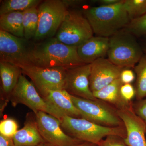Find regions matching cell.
<instances>
[{
	"mask_svg": "<svg viewBox=\"0 0 146 146\" xmlns=\"http://www.w3.org/2000/svg\"><path fill=\"white\" fill-rule=\"evenodd\" d=\"M30 65L43 68L69 69L85 64L79 56L77 48L65 45L55 37L31 44Z\"/></svg>",
	"mask_w": 146,
	"mask_h": 146,
	"instance_id": "cell-1",
	"label": "cell"
},
{
	"mask_svg": "<svg viewBox=\"0 0 146 146\" xmlns=\"http://www.w3.org/2000/svg\"><path fill=\"white\" fill-rule=\"evenodd\" d=\"M84 14L97 36L110 38L126 28L131 21L123 0L114 5L89 7Z\"/></svg>",
	"mask_w": 146,
	"mask_h": 146,
	"instance_id": "cell-2",
	"label": "cell"
},
{
	"mask_svg": "<svg viewBox=\"0 0 146 146\" xmlns=\"http://www.w3.org/2000/svg\"><path fill=\"white\" fill-rule=\"evenodd\" d=\"M60 126L68 135L83 142L99 145L103 138L110 135L124 139L126 133L125 126L108 127L97 124L83 118L65 116L60 120Z\"/></svg>",
	"mask_w": 146,
	"mask_h": 146,
	"instance_id": "cell-3",
	"label": "cell"
},
{
	"mask_svg": "<svg viewBox=\"0 0 146 146\" xmlns=\"http://www.w3.org/2000/svg\"><path fill=\"white\" fill-rule=\"evenodd\" d=\"M109 39L108 59L121 68H134L143 56V50L134 35L123 29Z\"/></svg>",
	"mask_w": 146,
	"mask_h": 146,
	"instance_id": "cell-4",
	"label": "cell"
},
{
	"mask_svg": "<svg viewBox=\"0 0 146 146\" xmlns=\"http://www.w3.org/2000/svg\"><path fill=\"white\" fill-rule=\"evenodd\" d=\"M9 100L13 106L18 104L25 105L31 110L35 115L39 112H46L59 120L66 116L60 110L45 100L34 84L23 74L20 76Z\"/></svg>",
	"mask_w": 146,
	"mask_h": 146,
	"instance_id": "cell-5",
	"label": "cell"
},
{
	"mask_svg": "<svg viewBox=\"0 0 146 146\" xmlns=\"http://www.w3.org/2000/svg\"><path fill=\"white\" fill-rule=\"evenodd\" d=\"M63 1L46 0L39 5L38 28L35 41L52 38L56 35L62 23L69 13Z\"/></svg>",
	"mask_w": 146,
	"mask_h": 146,
	"instance_id": "cell-6",
	"label": "cell"
},
{
	"mask_svg": "<svg viewBox=\"0 0 146 146\" xmlns=\"http://www.w3.org/2000/svg\"><path fill=\"white\" fill-rule=\"evenodd\" d=\"M70 96L82 118L104 126H124L117 113V110L113 109L100 100L86 99L72 95Z\"/></svg>",
	"mask_w": 146,
	"mask_h": 146,
	"instance_id": "cell-7",
	"label": "cell"
},
{
	"mask_svg": "<svg viewBox=\"0 0 146 146\" xmlns=\"http://www.w3.org/2000/svg\"><path fill=\"white\" fill-rule=\"evenodd\" d=\"M89 21L78 11H69L55 37L65 45L78 48L93 36Z\"/></svg>",
	"mask_w": 146,
	"mask_h": 146,
	"instance_id": "cell-8",
	"label": "cell"
},
{
	"mask_svg": "<svg viewBox=\"0 0 146 146\" xmlns=\"http://www.w3.org/2000/svg\"><path fill=\"white\" fill-rule=\"evenodd\" d=\"M39 93L46 90H64L66 68H43L32 65L20 66Z\"/></svg>",
	"mask_w": 146,
	"mask_h": 146,
	"instance_id": "cell-9",
	"label": "cell"
},
{
	"mask_svg": "<svg viewBox=\"0 0 146 146\" xmlns=\"http://www.w3.org/2000/svg\"><path fill=\"white\" fill-rule=\"evenodd\" d=\"M31 44L21 38L0 30V61L17 66L30 65L29 54Z\"/></svg>",
	"mask_w": 146,
	"mask_h": 146,
	"instance_id": "cell-10",
	"label": "cell"
},
{
	"mask_svg": "<svg viewBox=\"0 0 146 146\" xmlns=\"http://www.w3.org/2000/svg\"><path fill=\"white\" fill-rule=\"evenodd\" d=\"M39 132L45 142L51 146H74L83 141L67 134L57 118L43 112L35 115Z\"/></svg>",
	"mask_w": 146,
	"mask_h": 146,
	"instance_id": "cell-11",
	"label": "cell"
},
{
	"mask_svg": "<svg viewBox=\"0 0 146 146\" xmlns=\"http://www.w3.org/2000/svg\"><path fill=\"white\" fill-rule=\"evenodd\" d=\"M91 71V64L67 69L64 90L75 96L86 99L96 100L90 87Z\"/></svg>",
	"mask_w": 146,
	"mask_h": 146,
	"instance_id": "cell-12",
	"label": "cell"
},
{
	"mask_svg": "<svg viewBox=\"0 0 146 146\" xmlns=\"http://www.w3.org/2000/svg\"><path fill=\"white\" fill-rule=\"evenodd\" d=\"M117 110L125 127L127 146H146V125L134 112L133 105Z\"/></svg>",
	"mask_w": 146,
	"mask_h": 146,
	"instance_id": "cell-13",
	"label": "cell"
},
{
	"mask_svg": "<svg viewBox=\"0 0 146 146\" xmlns=\"http://www.w3.org/2000/svg\"><path fill=\"white\" fill-rule=\"evenodd\" d=\"M123 68L113 64L108 58H99L91 63L89 77L90 87L92 92L98 91L120 78Z\"/></svg>",
	"mask_w": 146,
	"mask_h": 146,
	"instance_id": "cell-14",
	"label": "cell"
},
{
	"mask_svg": "<svg viewBox=\"0 0 146 146\" xmlns=\"http://www.w3.org/2000/svg\"><path fill=\"white\" fill-rule=\"evenodd\" d=\"M109 38L92 36L77 48L78 54L85 64H91L97 59L107 55Z\"/></svg>",
	"mask_w": 146,
	"mask_h": 146,
	"instance_id": "cell-15",
	"label": "cell"
},
{
	"mask_svg": "<svg viewBox=\"0 0 146 146\" xmlns=\"http://www.w3.org/2000/svg\"><path fill=\"white\" fill-rule=\"evenodd\" d=\"M43 98L54 106L66 116L82 118L80 112L75 106L70 94L65 90H48L39 93Z\"/></svg>",
	"mask_w": 146,
	"mask_h": 146,
	"instance_id": "cell-16",
	"label": "cell"
},
{
	"mask_svg": "<svg viewBox=\"0 0 146 146\" xmlns=\"http://www.w3.org/2000/svg\"><path fill=\"white\" fill-rule=\"evenodd\" d=\"M21 68L8 62L0 61V77L1 82V97L2 100H9L11 95L22 74Z\"/></svg>",
	"mask_w": 146,
	"mask_h": 146,
	"instance_id": "cell-17",
	"label": "cell"
},
{
	"mask_svg": "<svg viewBox=\"0 0 146 146\" xmlns=\"http://www.w3.org/2000/svg\"><path fill=\"white\" fill-rule=\"evenodd\" d=\"M15 146H36L44 143L35 120H27L23 127L13 137Z\"/></svg>",
	"mask_w": 146,
	"mask_h": 146,
	"instance_id": "cell-18",
	"label": "cell"
},
{
	"mask_svg": "<svg viewBox=\"0 0 146 146\" xmlns=\"http://www.w3.org/2000/svg\"><path fill=\"white\" fill-rule=\"evenodd\" d=\"M123 84L120 78L117 79L98 91L93 92L94 96L97 99L113 105L117 109L130 106L132 103L125 101L121 96L120 89Z\"/></svg>",
	"mask_w": 146,
	"mask_h": 146,
	"instance_id": "cell-19",
	"label": "cell"
},
{
	"mask_svg": "<svg viewBox=\"0 0 146 146\" xmlns=\"http://www.w3.org/2000/svg\"><path fill=\"white\" fill-rule=\"evenodd\" d=\"M23 11H15L0 15V30L21 38H24Z\"/></svg>",
	"mask_w": 146,
	"mask_h": 146,
	"instance_id": "cell-20",
	"label": "cell"
},
{
	"mask_svg": "<svg viewBox=\"0 0 146 146\" xmlns=\"http://www.w3.org/2000/svg\"><path fill=\"white\" fill-rule=\"evenodd\" d=\"M39 11L37 7H33L23 11V25L24 38L27 40L34 39L38 28Z\"/></svg>",
	"mask_w": 146,
	"mask_h": 146,
	"instance_id": "cell-21",
	"label": "cell"
},
{
	"mask_svg": "<svg viewBox=\"0 0 146 146\" xmlns=\"http://www.w3.org/2000/svg\"><path fill=\"white\" fill-rule=\"evenodd\" d=\"M40 0H5L0 7V15L15 11H24L37 7L42 2Z\"/></svg>",
	"mask_w": 146,
	"mask_h": 146,
	"instance_id": "cell-22",
	"label": "cell"
},
{
	"mask_svg": "<svg viewBox=\"0 0 146 146\" xmlns=\"http://www.w3.org/2000/svg\"><path fill=\"white\" fill-rule=\"evenodd\" d=\"M136 75V97L138 100L146 97V55H143L134 67Z\"/></svg>",
	"mask_w": 146,
	"mask_h": 146,
	"instance_id": "cell-23",
	"label": "cell"
},
{
	"mask_svg": "<svg viewBox=\"0 0 146 146\" xmlns=\"http://www.w3.org/2000/svg\"><path fill=\"white\" fill-rule=\"evenodd\" d=\"M123 6L131 21L146 14V0H123Z\"/></svg>",
	"mask_w": 146,
	"mask_h": 146,
	"instance_id": "cell-24",
	"label": "cell"
},
{
	"mask_svg": "<svg viewBox=\"0 0 146 146\" xmlns=\"http://www.w3.org/2000/svg\"><path fill=\"white\" fill-rule=\"evenodd\" d=\"M126 29L134 36L146 35V14L131 20Z\"/></svg>",
	"mask_w": 146,
	"mask_h": 146,
	"instance_id": "cell-25",
	"label": "cell"
},
{
	"mask_svg": "<svg viewBox=\"0 0 146 146\" xmlns=\"http://www.w3.org/2000/svg\"><path fill=\"white\" fill-rule=\"evenodd\" d=\"M17 122L11 118L1 120L0 122V134L8 137H13L18 131Z\"/></svg>",
	"mask_w": 146,
	"mask_h": 146,
	"instance_id": "cell-26",
	"label": "cell"
},
{
	"mask_svg": "<svg viewBox=\"0 0 146 146\" xmlns=\"http://www.w3.org/2000/svg\"><path fill=\"white\" fill-rule=\"evenodd\" d=\"M120 93L123 99L127 102H131V100L136 96V89L131 84H123Z\"/></svg>",
	"mask_w": 146,
	"mask_h": 146,
	"instance_id": "cell-27",
	"label": "cell"
},
{
	"mask_svg": "<svg viewBox=\"0 0 146 146\" xmlns=\"http://www.w3.org/2000/svg\"><path fill=\"white\" fill-rule=\"evenodd\" d=\"M100 146H127L124 138L115 135H110L100 142Z\"/></svg>",
	"mask_w": 146,
	"mask_h": 146,
	"instance_id": "cell-28",
	"label": "cell"
},
{
	"mask_svg": "<svg viewBox=\"0 0 146 146\" xmlns=\"http://www.w3.org/2000/svg\"><path fill=\"white\" fill-rule=\"evenodd\" d=\"M134 112L146 125V98L139 100L133 105Z\"/></svg>",
	"mask_w": 146,
	"mask_h": 146,
	"instance_id": "cell-29",
	"label": "cell"
},
{
	"mask_svg": "<svg viewBox=\"0 0 146 146\" xmlns=\"http://www.w3.org/2000/svg\"><path fill=\"white\" fill-rule=\"evenodd\" d=\"M120 78L123 84H131L135 80V74L131 70L123 69L121 72Z\"/></svg>",
	"mask_w": 146,
	"mask_h": 146,
	"instance_id": "cell-30",
	"label": "cell"
},
{
	"mask_svg": "<svg viewBox=\"0 0 146 146\" xmlns=\"http://www.w3.org/2000/svg\"><path fill=\"white\" fill-rule=\"evenodd\" d=\"M0 146H15L13 137H8L0 134Z\"/></svg>",
	"mask_w": 146,
	"mask_h": 146,
	"instance_id": "cell-31",
	"label": "cell"
},
{
	"mask_svg": "<svg viewBox=\"0 0 146 146\" xmlns=\"http://www.w3.org/2000/svg\"><path fill=\"white\" fill-rule=\"evenodd\" d=\"M121 0H101L99 1L101 6H110L119 3Z\"/></svg>",
	"mask_w": 146,
	"mask_h": 146,
	"instance_id": "cell-32",
	"label": "cell"
},
{
	"mask_svg": "<svg viewBox=\"0 0 146 146\" xmlns=\"http://www.w3.org/2000/svg\"><path fill=\"white\" fill-rule=\"evenodd\" d=\"M97 145L86 142H82L74 146H96Z\"/></svg>",
	"mask_w": 146,
	"mask_h": 146,
	"instance_id": "cell-33",
	"label": "cell"
},
{
	"mask_svg": "<svg viewBox=\"0 0 146 146\" xmlns=\"http://www.w3.org/2000/svg\"><path fill=\"white\" fill-rule=\"evenodd\" d=\"M36 146H51L49 144L47 143L46 142L44 143H42L40 144V145H38Z\"/></svg>",
	"mask_w": 146,
	"mask_h": 146,
	"instance_id": "cell-34",
	"label": "cell"
},
{
	"mask_svg": "<svg viewBox=\"0 0 146 146\" xmlns=\"http://www.w3.org/2000/svg\"><path fill=\"white\" fill-rule=\"evenodd\" d=\"M144 51L145 52L146 55V43L145 44V46L144 47Z\"/></svg>",
	"mask_w": 146,
	"mask_h": 146,
	"instance_id": "cell-35",
	"label": "cell"
},
{
	"mask_svg": "<svg viewBox=\"0 0 146 146\" xmlns=\"http://www.w3.org/2000/svg\"><path fill=\"white\" fill-rule=\"evenodd\" d=\"M96 146H100L99 145H96Z\"/></svg>",
	"mask_w": 146,
	"mask_h": 146,
	"instance_id": "cell-36",
	"label": "cell"
}]
</instances>
